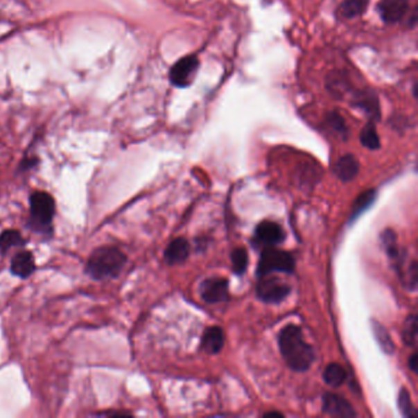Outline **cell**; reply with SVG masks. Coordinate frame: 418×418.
Listing matches in <instances>:
<instances>
[{
  "instance_id": "277c9868",
  "label": "cell",
  "mask_w": 418,
  "mask_h": 418,
  "mask_svg": "<svg viewBox=\"0 0 418 418\" xmlns=\"http://www.w3.org/2000/svg\"><path fill=\"white\" fill-rule=\"evenodd\" d=\"M295 270V259L288 252L268 247L263 250L258 264V276H269L274 271L288 272Z\"/></svg>"
},
{
  "instance_id": "ba28073f",
  "label": "cell",
  "mask_w": 418,
  "mask_h": 418,
  "mask_svg": "<svg viewBox=\"0 0 418 418\" xmlns=\"http://www.w3.org/2000/svg\"><path fill=\"white\" fill-rule=\"evenodd\" d=\"M200 293L207 303L225 302L228 299V281L221 277L205 280L202 284Z\"/></svg>"
},
{
  "instance_id": "d4e9b609",
  "label": "cell",
  "mask_w": 418,
  "mask_h": 418,
  "mask_svg": "<svg viewBox=\"0 0 418 418\" xmlns=\"http://www.w3.org/2000/svg\"><path fill=\"white\" fill-rule=\"evenodd\" d=\"M416 340H417V317L416 315H410L406 319L403 328V341L408 346H415Z\"/></svg>"
},
{
  "instance_id": "d6986e66",
  "label": "cell",
  "mask_w": 418,
  "mask_h": 418,
  "mask_svg": "<svg viewBox=\"0 0 418 418\" xmlns=\"http://www.w3.org/2000/svg\"><path fill=\"white\" fill-rule=\"evenodd\" d=\"M324 381L329 387H339L346 381V371L339 363H330L324 371Z\"/></svg>"
},
{
  "instance_id": "cb8c5ba5",
  "label": "cell",
  "mask_w": 418,
  "mask_h": 418,
  "mask_svg": "<svg viewBox=\"0 0 418 418\" xmlns=\"http://www.w3.org/2000/svg\"><path fill=\"white\" fill-rule=\"evenodd\" d=\"M326 123L333 132H338L342 138L347 139L349 137V129L345 123L344 118L340 116L338 112H330L326 116Z\"/></svg>"
},
{
  "instance_id": "6da1fadb",
  "label": "cell",
  "mask_w": 418,
  "mask_h": 418,
  "mask_svg": "<svg viewBox=\"0 0 418 418\" xmlns=\"http://www.w3.org/2000/svg\"><path fill=\"white\" fill-rule=\"evenodd\" d=\"M281 355L295 372H306L314 362V351L303 336L302 329L290 324L281 330L279 336Z\"/></svg>"
},
{
  "instance_id": "7a4b0ae2",
  "label": "cell",
  "mask_w": 418,
  "mask_h": 418,
  "mask_svg": "<svg viewBox=\"0 0 418 418\" xmlns=\"http://www.w3.org/2000/svg\"><path fill=\"white\" fill-rule=\"evenodd\" d=\"M127 255L114 245H102L91 253L85 272L96 281L116 279L127 264Z\"/></svg>"
},
{
  "instance_id": "3957f363",
  "label": "cell",
  "mask_w": 418,
  "mask_h": 418,
  "mask_svg": "<svg viewBox=\"0 0 418 418\" xmlns=\"http://www.w3.org/2000/svg\"><path fill=\"white\" fill-rule=\"evenodd\" d=\"M55 202L47 191H35L30 195V215L27 220L28 228L38 234L51 237L53 233Z\"/></svg>"
},
{
  "instance_id": "9c48e42d",
  "label": "cell",
  "mask_w": 418,
  "mask_h": 418,
  "mask_svg": "<svg viewBox=\"0 0 418 418\" xmlns=\"http://www.w3.org/2000/svg\"><path fill=\"white\" fill-rule=\"evenodd\" d=\"M354 106L365 112L369 118V122L376 123L381 121V105L379 100L373 91H358L352 97Z\"/></svg>"
},
{
  "instance_id": "5b68a950",
  "label": "cell",
  "mask_w": 418,
  "mask_h": 418,
  "mask_svg": "<svg viewBox=\"0 0 418 418\" xmlns=\"http://www.w3.org/2000/svg\"><path fill=\"white\" fill-rule=\"evenodd\" d=\"M199 58L194 54L180 58L171 69V82L180 89L191 85L199 69Z\"/></svg>"
},
{
  "instance_id": "4316f807",
  "label": "cell",
  "mask_w": 418,
  "mask_h": 418,
  "mask_svg": "<svg viewBox=\"0 0 418 418\" xmlns=\"http://www.w3.org/2000/svg\"><path fill=\"white\" fill-rule=\"evenodd\" d=\"M37 164V157H33V156L25 157V159H22L21 164H20V171H21V172H25V171L31 170L33 167H36Z\"/></svg>"
},
{
  "instance_id": "8992f818",
  "label": "cell",
  "mask_w": 418,
  "mask_h": 418,
  "mask_svg": "<svg viewBox=\"0 0 418 418\" xmlns=\"http://www.w3.org/2000/svg\"><path fill=\"white\" fill-rule=\"evenodd\" d=\"M291 292L290 286L277 277H266L259 281L256 286V295L265 303H279L285 299Z\"/></svg>"
},
{
  "instance_id": "8fae6325",
  "label": "cell",
  "mask_w": 418,
  "mask_h": 418,
  "mask_svg": "<svg viewBox=\"0 0 418 418\" xmlns=\"http://www.w3.org/2000/svg\"><path fill=\"white\" fill-rule=\"evenodd\" d=\"M323 411L335 417H355L356 412L344 397L336 394H325L323 399Z\"/></svg>"
},
{
  "instance_id": "ac0fdd59",
  "label": "cell",
  "mask_w": 418,
  "mask_h": 418,
  "mask_svg": "<svg viewBox=\"0 0 418 418\" xmlns=\"http://www.w3.org/2000/svg\"><path fill=\"white\" fill-rule=\"evenodd\" d=\"M372 329H373V333H374L376 342L379 344L381 349L385 354H390V355L394 354L395 345L392 342V336H390V333H387V328L384 325H381V323L376 322V320H373L372 322Z\"/></svg>"
},
{
  "instance_id": "f1b7e54d",
  "label": "cell",
  "mask_w": 418,
  "mask_h": 418,
  "mask_svg": "<svg viewBox=\"0 0 418 418\" xmlns=\"http://www.w3.org/2000/svg\"><path fill=\"white\" fill-rule=\"evenodd\" d=\"M264 416H269V417H271V416H277V417H282V413H280V412H268V413H265Z\"/></svg>"
},
{
  "instance_id": "2e32d148",
  "label": "cell",
  "mask_w": 418,
  "mask_h": 418,
  "mask_svg": "<svg viewBox=\"0 0 418 418\" xmlns=\"http://www.w3.org/2000/svg\"><path fill=\"white\" fill-rule=\"evenodd\" d=\"M27 239L17 229H6L0 233V253L6 254L11 248L25 247Z\"/></svg>"
},
{
  "instance_id": "52a82bcc",
  "label": "cell",
  "mask_w": 418,
  "mask_h": 418,
  "mask_svg": "<svg viewBox=\"0 0 418 418\" xmlns=\"http://www.w3.org/2000/svg\"><path fill=\"white\" fill-rule=\"evenodd\" d=\"M381 20L392 25L401 21L408 11V0H381L376 6Z\"/></svg>"
},
{
  "instance_id": "484cf974",
  "label": "cell",
  "mask_w": 418,
  "mask_h": 418,
  "mask_svg": "<svg viewBox=\"0 0 418 418\" xmlns=\"http://www.w3.org/2000/svg\"><path fill=\"white\" fill-rule=\"evenodd\" d=\"M397 403H399L400 411H401L405 417H416L417 416L416 411H415V408H413L412 401H411L410 392L406 389H403L400 392Z\"/></svg>"
},
{
  "instance_id": "44dd1931",
  "label": "cell",
  "mask_w": 418,
  "mask_h": 418,
  "mask_svg": "<svg viewBox=\"0 0 418 418\" xmlns=\"http://www.w3.org/2000/svg\"><path fill=\"white\" fill-rule=\"evenodd\" d=\"M376 200V191H367L360 194L356 199L354 207H352V214H351V221L354 223L357 217L360 216L362 212H365L368 207H371L373 202Z\"/></svg>"
},
{
  "instance_id": "ffe728a7",
  "label": "cell",
  "mask_w": 418,
  "mask_h": 418,
  "mask_svg": "<svg viewBox=\"0 0 418 418\" xmlns=\"http://www.w3.org/2000/svg\"><path fill=\"white\" fill-rule=\"evenodd\" d=\"M360 140L362 145L369 150H378L381 148V139L376 132V123L368 122L365 124L360 132Z\"/></svg>"
},
{
  "instance_id": "5bb4252c",
  "label": "cell",
  "mask_w": 418,
  "mask_h": 418,
  "mask_svg": "<svg viewBox=\"0 0 418 418\" xmlns=\"http://www.w3.org/2000/svg\"><path fill=\"white\" fill-rule=\"evenodd\" d=\"M225 346V333L218 326L207 329L202 335V347L209 355H216Z\"/></svg>"
},
{
  "instance_id": "9a60e30c",
  "label": "cell",
  "mask_w": 418,
  "mask_h": 418,
  "mask_svg": "<svg viewBox=\"0 0 418 418\" xmlns=\"http://www.w3.org/2000/svg\"><path fill=\"white\" fill-rule=\"evenodd\" d=\"M360 172V164L354 155H345L340 157L335 166V173L342 182L355 180Z\"/></svg>"
},
{
  "instance_id": "83f0119b",
  "label": "cell",
  "mask_w": 418,
  "mask_h": 418,
  "mask_svg": "<svg viewBox=\"0 0 418 418\" xmlns=\"http://www.w3.org/2000/svg\"><path fill=\"white\" fill-rule=\"evenodd\" d=\"M417 355L413 354L410 360H408V365H410V369L412 372H417Z\"/></svg>"
},
{
  "instance_id": "603a6c76",
  "label": "cell",
  "mask_w": 418,
  "mask_h": 418,
  "mask_svg": "<svg viewBox=\"0 0 418 418\" xmlns=\"http://www.w3.org/2000/svg\"><path fill=\"white\" fill-rule=\"evenodd\" d=\"M233 271L237 275H242L247 270L248 266V253L244 248H236L231 254Z\"/></svg>"
},
{
  "instance_id": "7c38bea8",
  "label": "cell",
  "mask_w": 418,
  "mask_h": 418,
  "mask_svg": "<svg viewBox=\"0 0 418 418\" xmlns=\"http://www.w3.org/2000/svg\"><path fill=\"white\" fill-rule=\"evenodd\" d=\"M255 236L261 243L271 244V245L280 243L285 239V232L280 225L270 221L260 223L255 229Z\"/></svg>"
},
{
  "instance_id": "30bf717a",
  "label": "cell",
  "mask_w": 418,
  "mask_h": 418,
  "mask_svg": "<svg viewBox=\"0 0 418 418\" xmlns=\"http://www.w3.org/2000/svg\"><path fill=\"white\" fill-rule=\"evenodd\" d=\"M36 270V259L30 250H20L11 259L10 272L22 280L28 279Z\"/></svg>"
},
{
  "instance_id": "4fadbf2b",
  "label": "cell",
  "mask_w": 418,
  "mask_h": 418,
  "mask_svg": "<svg viewBox=\"0 0 418 418\" xmlns=\"http://www.w3.org/2000/svg\"><path fill=\"white\" fill-rule=\"evenodd\" d=\"M189 243L184 238H175L168 244L164 252V260L170 265L180 264L189 256Z\"/></svg>"
},
{
  "instance_id": "7402d4cb",
  "label": "cell",
  "mask_w": 418,
  "mask_h": 418,
  "mask_svg": "<svg viewBox=\"0 0 418 418\" xmlns=\"http://www.w3.org/2000/svg\"><path fill=\"white\" fill-rule=\"evenodd\" d=\"M381 243L387 252V256L392 260L399 259V245H397V234L392 229H385L381 234Z\"/></svg>"
},
{
  "instance_id": "e0dca14e",
  "label": "cell",
  "mask_w": 418,
  "mask_h": 418,
  "mask_svg": "<svg viewBox=\"0 0 418 418\" xmlns=\"http://www.w3.org/2000/svg\"><path fill=\"white\" fill-rule=\"evenodd\" d=\"M368 4L369 0H342L340 6V14L347 19H354L365 14Z\"/></svg>"
}]
</instances>
